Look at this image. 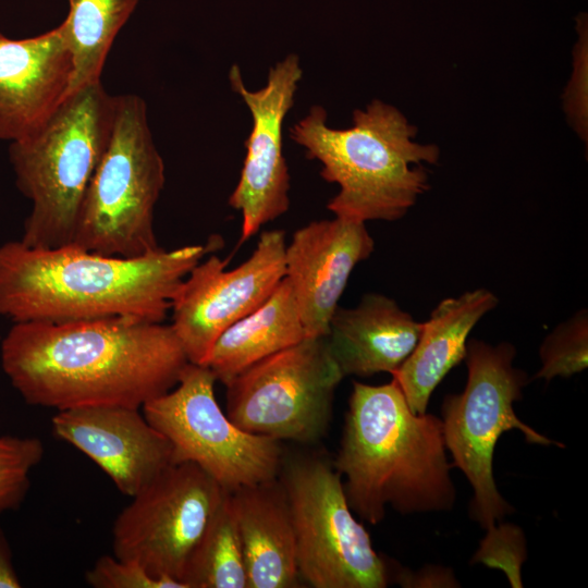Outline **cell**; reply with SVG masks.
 <instances>
[{
  "label": "cell",
  "mask_w": 588,
  "mask_h": 588,
  "mask_svg": "<svg viewBox=\"0 0 588 588\" xmlns=\"http://www.w3.org/2000/svg\"><path fill=\"white\" fill-rule=\"evenodd\" d=\"M285 235L261 233L252 255L228 270L216 255L188 272L173 299V328L189 363L204 365L218 336L257 309L285 277Z\"/></svg>",
  "instance_id": "12"
},
{
  "label": "cell",
  "mask_w": 588,
  "mask_h": 588,
  "mask_svg": "<svg viewBox=\"0 0 588 588\" xmlns=\"http://www.w3.org/2000/svg\"><path fill=\"white\" fill-rule=\"evenodd\" d=\"M526 560L524 532L515 525L500 524L487 530L473 563L503 571L514 588H520V567Z\"/></svg>",
  "instance_id": "25"
},
{
  "label": "cell",
  "mask_w": 588,
  "mask_h": 588,
  "mask_svg": "<svg viewBox=\"0 0 588 588\" xmlns=\"http://www.w3.org/2000/svg\"><path fill=\"white\" fill-rule=\"evenodd\" d=\"M164 181L145 100L115 96L110 137L84 195L72 243L124 258L159 249L154 218Z\"/></svg>",
  "instance_id": "6"
},
{
  "label": "cell",
  "mask_w": 588,
  "mask_h": 588,
  "mask_svg": "<svg viewBox=\"0 0 588 588\" xmlns=\"http://www.w3.org/2000/svg\"><path fill=\"white\" fill-rule=\"evenodd\" d=\"M21 586L13 565L10 546L0 529V588H20Z\"/></svg>",
  "instance_id": "27"
},
{
  "label": "cell",
  "mask_w": 588,
  "mask_h": 588,
  "mask_svg": "<svg viewBox=\"0 0 588 588\" xmlns=\"http://www.w3.org/2000/svg\"><path fill=\"white\" fill-rule=\"evenodd\" d=\"M85 579L94 588H186L182 583L150 575L139 564L114 555H102L86 572Z\"/></svg>",
  "instance_id": "26"
},
{
  "label": "cell",
  "mask_w": 588,
  "mask_h": 588,
  "mask_svg": "<svg viewBox=\"0 0 588 588\" xmlns=\"http://www.w3.org/2000/svg\"><path fill=\"white\" fill-rule=\"evenodd\" d=\"M219 241L135 258L106 256L73 243L56 248L0 245V316L16 322L111 318L163 322L188 272Z\"/></svg>",
  "instance_id": "2"
},
{
  "label": "cell",
  "mask_w": 588,
  "mask_h": 588,
  "mask_svg": "<svg viewBox=\"0 0 588 588\" xmlns=\"http://www.w3.org/2000/svg\"><path fill=\"white\" fill-rule=\"evenodd\" d=\"M115 96L101 82L69 95L32 135L12 142L19 191L32 203L21 242L56 248L72 243L84 195L107 147Z\"/></svg>",
  "instance_id": "5"
},
{
  "label": "cell",
  "mask_w": 588,
  "mask_h": 588,
  "mask_svg": "<svg viewBox=\"0 0 588 588\" xmlns=\"http://www.w3.org/2000/svg\"><path fill=\"white\" fill-rule=\"evenodd\" d=\"M320 106L290 130L306 157L322 164L320 175L339 185L328 209L335 217L365 222L402 218L429 187L422 162L434 164L439 148L415 140L417 128L395 107L372 100L353 112L344 130L327 125Z\"/></svg>",
  "instance_id": "4"
},
{
  "label": "cell",
  "mask_w": 588,
  "mask_h": 588,
  "mask_svg": "<svg viewBox=\"0 0 588 588\" xmlns=\"http://www.w3.org/2000/svg\"><path fill=\"white\" fill-rule=\"evenodd\" d=\"M139 0H69L61 23L72 53L73 73L68 95L101 82V73L115 36Z\"/></svg>",
  "instance_id": "21"
},
{
  "label": "cell",
  "mask_w": 588,
  "mask_h": 588,
  "mask_svg": "<svg viewBox=\"0 0 588 588\" xmlns=\"http://www.w3.org/2000/svg\"><path fill=\"white\" fill-rule=\"evenodd\" d=\"M365 222L341 217L298 229L285 247V278L307 339L326 336L348 278L373 252Z\"/></svg>",
  "instance_id": "15"
},
{
  "label": "cell",
  "mask_w": 588,
  "mask_h": 588,
  "mask_svg": "<svg viewBox=\"0 0 588 588\" xmlns=\"http://www.w3.org/2000/svg\"><path fill=\"white\" fill-rule=\"evenodd\" d=\"M181 581L186 588H247L230 491L225 492L189 554Z\"/></svg>",
  "instance_id": "22"
},
{
  "label": "cell",
  "mask_w": 588,
  "mask_h": 588,
  "mask_svg": "<svg viewBox=\"0 0 588 588\" xmlns=\"http://www.w3.org/2000/svg\"><path fill=\"white\" fill-rule=\"evenodd\" d=\"M171 324L111 318L14 323L1 367L29 405L140 409L179 382L188 364Z\"/></svg>",
  "instance_id": "1"
},
{
  "label": "cell",
  "mask_w": 588,
  "mask_h": 588,
  "mask_svg": "<svg viewBox=\"0 0 588 588\" xmlns=\"http://www.w3.org/2000/svg\"><path fill=\"white\" fill-rule=\"evenodd\" d=\"M342 378L326 336L305 339L229 381L226 415L249 433L315 442L327 430Z\"/></svg>",
  "instance_id": "10"
},
{
  "label": "cell",
  "mask_w": 588,
  "mask_h": 588,
  "mask_svg": "<svg viewBox=\"0 0 588 588\" xmlns=\"http://www.w3.org/2000/svg\"><path fill=\"white\" fill-rule=\"evenodd\" d=\"M296 538L299 578L315 588H384L389 574L348 505L340 474L318 457H299L281 480Z\"/></svg>",
  "instance_id": "8"
},
{
  "label": "cell",
  "mask_w": 588,
  "mask_h": 588,
  "mask_svg": "<svg viewBox=\"0 0 588 588\" xmlns=\"http://www.w3.org/2000/svg\"><path fill=\"white\" fill-rule=\"evenodd\" d=\"M305 339L296 299L284 277L257 309L218 336L203 366L225 385L257 362Z\"/></svg>",
  "instance_id": "20"
},
{
  "label": "cell",
  "mask_w": 588,
  "mask_h": 588,
  "mask_svg": "<svg viewBox=\"0 0 588 588\" xmlns=\"http://www.w3.org/2000/svg\"><path fill=\"white\" fill-rule=\"evenodd\" d=\"M44 451L36 437L0 434V514L22 505Z\"/></svg>",
  "instance_id": "24"
},
{
  "label": "cell",
  "mask_w": 588,
  "mask_h": 588,
  "mask_svg": "<svg viewBox=\"0 0 588 588\" xmlns=\"http://www.w3.org/2000/svg\"><path fill=\"white\" fill-rule=\"evenodd\" d=\"M226 491L194 463L171 464L117 516L113 555L182 583L189 554Z\"/></svg>",
  "instance_id": "11"
},
{
  "label": "cell",
  "mask_w": 588,
  "mask_h": 588,
  "mask_svg": "<svg viewBox=\"0 0 588 588\" xmlns=\"http://www.w3.org/2000/svg\"><path fill=\"white\" fill-rule=\"evenodd\" d=\"M541 368L535 379L567 378L588 366V314L579 310L559 324L539 350Z\"/></svg>",
  "instance_id": "23"
},
{
  "label": "cell",
  "mask_w": 588,
  "mask_h": 588,
  "mask_svg": "<svg viewBox=\"0 0 588 588\" xmlns=\"http://www.w3.org/2000/svg\"><path fill=\"white\" fill-rule=\"evenodd\" d=\"M51 422L59 439L88 456L131 498L174 463L170 441L138 408L73 407L58 411Z\"/></svg>",
  "instance_id": "14"
},
{
  "label": "cell",
  "mask_w": 588,
  "mask_h": 588,
  "mask_svg": "<svg viewBox=\"0 0 588 588\" xmlns=\"http://www.w3.org/2000/svg\"><path fill=\"white\" fill-rule=\"evenodd\" d=\"M0 340H1V336H0Z\"/></svg>",
  "instance_id": "28"
},
{
  "label": "cell",
  "mask_w": 588,
  "mask_h": 588,
  "mask_svg": "<svg viewBox=\"0 0 588 588\" xmlns=\"http://www.w3.org/2000/svg\"><path fill=\"white\" fill-rule=\"evenodd\" d=\"M498 303L491 291L477 289L441 301L422 322L413 352L392 375L413 413H427L433 390L465 358L470 331Z\"/></svg>",
  "instance_id": "19"
},
{
  "label": "cell",
  "mask_w": 588,
  "mask_h": 588,
  "mask_svg": "<svg viewBox=\"0 0 588 588\" xmlns=\"http://www.w3.org/2000/svg\"><path fill=\"white\" fill-rule=\"evenodd\" d=\"M302 76L299 58L294 53L269 70L267 84L258 90L246 88L237 65L230 70L231 87L253 119L240 180L229 198V205L242 213L240 245L289 209L290 175L282 130Z\"/></svg>",
  "instance_id": "13"
},
{
  "label": "cell",
  "mask_w": 588,
  "mask_h": 588,
  "mask_svg": "<svg viewBox=\"0 0 588 588\" xmlns=\"http://www.w3.org/2000/svg\"><path fill=\"white\" fill-rule=\"evenodd\" d=\"M244 555L247 588L297 587L296 538L281 481L230 491Z\"/></svg>",
  "instance_id": "18"
},
{
  "label": "cell",
  "mask_w": 588,
  "mask_h": 588,
  "mask_svg": "<svg viewBox=\"0 0 588 588\" xmlns=\"http://www.w3.org/2000/svg\"><path fill=\"white\" fill-rule=\"evenodd\" d=\"M216 381L208 367L188 363L176 385L147 402L143 415L170 441L174 463L196 464L228 491L275 479L280 441L233 424L217 402Z\"/></svg>",
  "instance_id": "9"
},
{
  "label": "cell",
  "mask_w": 588,
  "mask_h": 588,
  "mask_svg": "<svg viewBox=\"0 0 588 588\" xmlns=\"http://www.w3.org/2000/svg\"><path fill=\"white\" fill-rule=\"evenodd\" d=\"M442 421L415 414L392 379L381 385L353 383L341 446L333 467L345 477L350 507L378 524L390 504L401 514L450 510V477Z\"/></svg>",
  "instance_id": "3"
},
{
  "label": "cell",
  "mask_w": 588,
  "mask_h": 588,
  "mask_svg": "<svg viewBox=\"0 0 588 588\" xmlns=\"http://www.w3.org/2000/svg\"><path fill=\"white\" fill-rule=\"evenodd\" d=\"M421 329L422 322L394 299L370 293L356 307H336L326 340L343 377L393 375L413 352Z\"/></svg>",
  "instance_id": "17"
},
{
  "label": "cell",
  "mask_w": 588,
  "mask_h": 588,
  "mask_svg": "<svg viewBox=\"0 0 588 588\" xmlns=\"http://www.w3.org/2000/svg\"><path fill=\"white\" fill-rule=\"evenodd\" d=\"M515 347L467 342V382L460 394L446 395L442 404V430L446 449L474 489L471 517L486 530L501 520L512 506L502 498L492 473L495 444L507 430L522 431L529 443L564 448L515 414L513 404L522 399L527 375L514 367Z\"/></svg>",
  "instance_id": "7"
},
{
  "label": "cell",
  "mask_w": 588,
  "mask_h": 588,
  "mask_svg": "<svg viewBox=\"0 0 588 588\" xmlns=\"http://www.w3.org/2000/svg\"><path fill=\"white\" fill-rule=\"evenodd\" d=\"M72 53L62 25L11 39L0 33V139H23L39 130L66 98Z\"/></svg>",
  "instance_id": "16"
}]
</instances>
